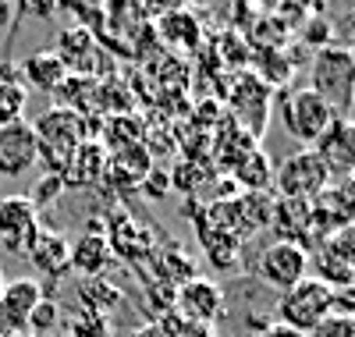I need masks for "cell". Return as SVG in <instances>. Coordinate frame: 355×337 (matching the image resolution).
<instances>
[{
	"label": "cell",
	"instance_id": "obj_1",
	"mask_svg": "<svg viewBox=\"0 0 355 337\" xmlns=\"http://www.w3.org/2000/svg\"><path fill=\"white\" fill-rule=\"evenodd\" d=\"M36 142H40V160L50 164V174H61L68 171V160L75 157V149L85 142V121L82 114L75 110H64V107H53L46 110L36 125Z\"/></svg>",
	"mask_w": 355,
	"mask_h": 337
},
{
	"label": "cell",
	"instance_id": "obj_2",
	"mask_svg": "<svg viewBox=\"0 0 355 337\" xmlns=\"http://www.w3.org/2000/svg\"><path fill=\"white\" fill-rule=\"evenodd\" d=\"M309 89L323 100L331 103L334 114L352 107V89H355V68H352V57H348V46H323L313 53V64H309Z\"/></svg>",
	"mask_w": 355,
	"mask_h": 337
},
{
	"label": "cell",
	"instance_id": "obj_3",
	"mask_svg": "<svg viewBox=\"0 0 355 337\" xmlns=\"http://www.w3.org/2000/svg\"><path fill=\"white\" fill-rule=\"evenodd\" d=\"M334 313V288L323 284L316 277H306L295 288H288L277 302V323L299 330V334H313L323 320Z\"/></svg>",
	"mask_w": 355,
	"mask_h": 337
},
{
	"label": "cell",
	"instance_id": "obj_4",
	"mask_svg": "<svg viewBox=\"0 0 355 337\" xmlns=\"http://www.w3.org/2000/svg\"><path fill=\"white\" fill-rule=\"evenodd\" d=\"M334 117H338L334 107L323 103L309 85L291 89V93L284 96V103H281V121H284L288 135L306 142V149H313L320 142V135L334 125Z\"/></svg>",
	"mask_w": 355,
	"mask_h": 337
},
{
	"label": "cell",
	"instance_id": "obj_5",
	"mask_svg": "<svg viewBox=\"0 0 355 337\" xmlns=\"http://www.w3.org/2000/svg\"><path fill=\"white\" fill-rule=\"evenodd\" d=\"M274 185H277V199L313 202L334 181H331V171L323 167V160L316 157V149H299L281 160V167L274 171Z\"/></svg>",
	"mask_w": 355,
	"mask_h": 337
},
{
	"label": "cell",
	"instance_id": "obj_6",
	"mask_svg": "<svg viewBox=\"0 0 355 337\" xmlns=\"http://www.w3.org/2000/svg\"><path fill=\"white\" fill-rule=\"evenodd\" d=\"M259 281L266 288H274V291H288L295 288L299 281L309 277V249H302V245H291V241H274V245H266V249L259 252Z\"/></svg>",
	"mask_w": 355,
	"mask_h": 337
},
{
	"label": "cell",
	"instance_id": "obj_7",
	"mask_svg": "<svg viewBox=\"0 0 355 337\" xmlns=\"http://www.w3.org/2000/svg\"><path fill=\"white\" fill-rule=\"evenodd\" d=\"M270 100H274V89L266 85L259 75L252 71H242L234 78V89H231V107H234V117L245 125L249 139L263 135L266 128V114H270Z\"/></svg>",
	"mask_w": 355,
	"mask_h": 337
},
{
	"label": "cell",
	"instance_id": "obj_8",
	"mask_svg": "<svg viewBox=\"0 0 355 337\" xmlns=\"http://www.w3.org/2000/svg\"><path fill=\"white\" fill-rule=\"evenodd\" d=\"M40 234V213L28 196H0V241L15 256H25Z\"/></svg>",
	"mask_w": 355,
	"mask_h": 337
},
{
	"label": "cell",
	"instance_id": "obj_9",
	"mask_svg": "<svg viewBox=\"0 0 355 337\" xmlns=\"http://www.w3.org/2000/svg\"><path fill=\"white\" fill-rule=\"evenodd\" d=\"M174 305L178 309L174 313H182L196 323H206V327H214L220 316H224V288L210 277H189L185 284H178L174 291Z\"/></svg>",
	"mask_w": 355,
	"mask_h": 337
},
{
	"label": "cell",
	"instance_id": "obj_10",
	"mask_svg": "<svg viewBox=\"0 0 355 337\" xmlns=\"http://www.w3.org/2000/svg\"><path fill=\"white\" fill-rule=\"evenodd\" d=\"M40 164V142L33 125L21 117L15 125H0V178H21Z\"/></svg>",
	"mask_w": 355,
	"mask_h": 337
},
{
	"label": "cell",
	"instance_id": "obj_11",
	"mask_svg": "<svg viewBox=\"0 0 355 337\" xmlns=\"http://www.w3.org/2000/svg\"><path fill=\"white\" fill-rule=\"evenodd\" d=\"M316 157L323 160V167L334 178H348L355 174V121L352 117H334V125L320 135V142L313 146Z\"/></svg>",
	"mask_w": 355,
	"mask_h": 337
},
{
	"label": "cell",
	"instance_id": "obj_12",
	"mask_svg": "<svg viewBox=\"0 0 355 337\" xmlns=\"http://www.w3.org/2000/svg\"><path fill=\"white\" fill-rule=\"evenodd\" d=\"M43 302V288L33 277H18L8 281L4 291H0V337L8 334H21L28 327V316Z\"/></svg>",
	"mask_w": 355,
	"mask_h": 337
},
{
	"label": "cell",
	"instance_id": "obj_13",
	"mask_svg": "<svg viewBox=\"0 0 355 337\" xmlns=\"http://www.w3.org/2000/svg\"><path fill=\"white\" fill-rule=\"evenodd\" d=\"M309 206H313V224H316L320 241L334 231H341V227L355 224V196L345 185H327Z\"/></svg>",
	"mask_w": 355,
	"mask_h": 337
},
{
	"label": "cell",
	"instance_id": "obj_14",
	"mask_svg": "<svg viewBox=\"0 0 355 337\" xmlns=\"http://www.w3.org/2000/svg\"><path fill=\"white\" fill-rule=\"evenodd\" d=\"M270 227L281 234L277 241H291V245H302V249H309L313 241H320L316 224H313V206L302 202V199H274Z\"/></svg>",
	"mask_w": 355,
	"mask_h": 337
},
{
	"label": "cell",
	"instance_id": "obj_15",
	"mask_svg": "<svg viewBox=\"0 0 355 337\" xmlns=\"http://www.w3.org/2000/svg\"><path fill=\"white\" fill-rule=\"evenodd\" d=\"M231 231L239 241L252 238L256 231H266L274 221V196L270 192H242L239 199H227Z\"/></svg>",
	"mask_w": 355,
	"mask_h": 337
},
{
	"label": "cell",
	"instance_id": "obj_16",
	"mask_svg": "<svg viewBox=\"0 0 355 337\" xmlns=\"http://www.w3.org/2000/svg\"><path fill=\"white\" fill-rule=\"evenodd\" d=\"M114 249H110V238L100 231V224L89 227L75 245H71V256H68V266H75L82 277H100V273L107 270Z\"/></svg>",
	"mask_w": 355,
	"mask_h": 337
},
{
	"label": "cell",
	"instance_id": "obj_17",
	"mask_svg": "<svg viewBox=\"0 0 355 337\" xmlns=\"http://www.w3.org/2000/svg\"><path fill=\"white\" fill-rule=\"evenodd\" d=\"M18 78L25 82V89L33 85L40 93H57L61 82L68 78V68L61 64L57 50H40V53H28L18 68Z\"/></svg>",
	"mask_w": 355,
	"mask_h": 337
},
{
	"label": "cell",
	"instance_id": "obj_18",
	"mask_svg": "<svg viewBox=\"0 0 355 337\" xmlns=\"http://www.w3.org/2000/svg\"><path fill=\"white\" fill-rule=\"evenodd\" d=\"M68 256H71V245L64 241V234L40 227V234L33 238V245H28V252L21 259H33V266H40L46 277H57L61 270H68Z\"/></svg>",
	"mask_w": 355,
	"mask_h": 337
},
{
	"label": "cell",
	"instance_id": "obj_19",
	"mask_svg": "<svg viewBox=\"0 0 355 337\" xmlns=\"http://www.w3.org/2000/svg\"><path fill=\"white\" fill-rule=\"evenodd\" d=\"M93 53H96V40L89 33L85 25H71L61 33V43H57V57H61V64L68 68V75H82L85 78V64L82 57H89V64H93Z\"/></svg>",
	"mask_w": 355,
	"mask_h": 337
},
{
	"label": "cell",
	"instance_id": "obj_20",
	"mask_svg": "<svg viewBox=\"0 0 355 337\" xmlns=\"http://www.w3.org/2000/svg\"><path fill=\"white\" fill-rule=\"evenodd\" d=\"M234 171V181L242 185V192H266V185L274 181V171H270V160L259 146H249L239 160L231 164Z\"/></svg>",
	"mask_w": 355,
	"mask_h": 337
},
{
	"label": "cell",
	"instance_id": "obj_21",
	"mask_svg": "<svg viewBox=\"0 0 355 337\" xmlns=\"http://www.w3.org/2000/svg\"><path fill=\"white\" fill-rule=\"evenodd\" d=\"M107 171V149L100 142H82L75 149V157L68 160V171H64V185H89L96 181L100 174Z\"/></svg>",
	"mask_w": 355,
	"mask_h": 337
},
{
	"label": "cell",
	"instance_id": "obj_22",
	"mask_svg": "<svg viewBox=\"0 0 355 337\" xmlns=\"http://www.w3.org/2000/svg\"><path fill=\"white\" fill-rule=\"evenodd\" d=\"M28 107V89L18 78V68H0V125L21 121Z\"/></svg>",
	"mask_w": 355,
	"mask_h": 337
},
{
	"label": "cell",
	"instance_id": "obj_23",
	"mask_svg": "<svg viewBox=\"0 0 355 337\" xmlns=\"http://www.w3.org/2000/svg\"><path fill=\"white\" fill-rule=\"evenodd\" d=\"M160 36L171 43V46H182V50H192L199 46V21L189 8H178V11H164L160 15Z\"/></svg>",
	"mask_w": 355,
	"mask_h": 337
},
{
	"label": "cell",
	"instance_id": "obj_24",
	"mask_svg": "<svg viewBox=\"0 0 355 337\" xmlns=\"http://www.w3.org/2000/svg\"><path fill=\"white\" fill-rule=\"evenodd\" d=\"M157 323H160V330H164L167 337H217L214 327L196 323V320H189V316H182V313H174V309H167Z\"/></svg>",
	"mask_w": 355,
	"mask_h": 337
},
{
	"label": "cell",
	"instance_id": "obj_25",
	"mask_svg": "<svg viewBox=\"0 0 355 337\" xmlns=\"http://www.w3.org/2000/svg\"><path fill=\"white\" fill-rule=\"evenodd\" d=\"M320 245L355 273V224H352V227H341V231H334V234H327Z\"/></svg>",
	"mask_w": 355,
	"mask_h": 337
},
{
	"label": "cell",
	"instance_id": "obj_26",
	"mask_svg": "<svg viewBox=\"0 0 355 337\" xmlns=\"http://www.w3.org/2000/svg\"><path fill=\"white\" fill-rule=\"evenodd\" d=\"M64 189H68V185H64L61 174H43L36 185H33V192H28V202H33L36 213H40V209H46V206H53L57 199H61Z\"/></svg>",
	"mask_w": 355,
	"mask_h": 337
},
{
	"label": "cell",
	"instance_id": "obj_27",
	"mask_svg": "<svg viewBox=\"0 0 355 337\" xmlns=\"http://www.w3.org/2000/svg\"><path fill=\"white\" fill-rule=\"evenodd\" d=\"M57 323H61V309H57L50 298H43L36 309H33V316H28V327H25V330L33 334V337H50V330H53Z\"/></svg>",
	"mask_w": 355,
	"mask_h": 337
},
{
	"label": "cell",
	"instance_id": "obj_28",
	"mask_svg": "<svg viewBox=\"0 0 355 337\" xmlns=\"http://www.w3.org/2000/svg\"><path fill=\"white\" fill-rule=\"evenodd\" d=\"M309 337H355V316H341V313H331L323 320Z\"/></svg>",
	"mask_w": 355,
	"mask_h": 337
},
{
	"label": "cell",
	"instance_id": "obj_29",
	"mask_svg": "<svg viewBox=\"0 0 355 337\" xmlns=\"http://www.w3.org/2000/svg\"><path fill=\"white\" fill-rule=\"evenodd\" d=\"M302 28V43L306 46H316V50H323V46H331V21L327 18H309L306 25H299Z\"/></svg>",
	"mask_w": 355,
	"mask_h": 337
},
{
	"label": "cell",
	"instance_id": "obj_30",
	"mask_svg": "<svg viewBox=\"0 0 355 337\" xmlns=\"http://www.w3.org/2000/svg\"><path fill=\"white\" fill-rule=\"evenodd\" d=\"M256 337H306V334H299V330H291V327H284V323H270L266 330H259Z\"/></svg>",
	"mask_w": 355,
	"mask_h": 337
},
{
	"label": "cell",
	"instance_id": "obj_31",
	"mask_svg": "<svg viewBox=\"0 0 355 337\" xmlns=\"http://www.w3.org/2000/svg\"><path fill=\"white\" fill-rule=\"evenodd\" d=\"M128 337H167V334L160 330V323H142V327H135Z\"/></svg>",
	"mask_w": 355,
	"mask_h": 337
},
{
	"label": "cell",
	"instance_id": "obj_32",
	"mask_svg": "<svg viewBox=\"0 0 355 337\" xmlns=\"http://www.w3.org/2000/svg\"><path fill=\"white\" fill-rule=\"evenodd\" d=\"M167 185H171V178H167V174L160 171V174H157V178L150 181V192H153V196H164V192H167Z\"/></svg>",
	"mask_w": 355,
	"mask_h": 337
},
{
	"label": "cell",
	"instance_id": "obj_33",
	"mask_svg": "<svg viewBox=\"0 0 355 337\" xmlns=\"http://www.w3.org/2000/svg\"><path fill=\"white\" fill-rule=\"evenodd\" d=\"M11 18H15V8L11 4H0V28H8Z\"/></svg>",
	"mask_w": 355,
	"mask_h": 337
},
{
	"label": "cell",
	"instance_id": "obj_34",
	"mask_svg": "<svg viewBox=\"0 0 355 337\" xmlns=\"http://www.w3.org/2000/svg\"><path fill=\"white\" fill-rule=\"evenodd\" d=\"M25 11H33V15H43V18H46V15H53V4H28Z\"/></svg>",
	"mask_w": 355,
	"mask_h": 337
},
{
	"label": "cell",
	"instance_id": "obj_35",
	"mask_svg": "<svg viewBox=\"0 0 355 337\" xmlns=\"http://www.w3.org/2000/svg\"><path fill=\"white\" fill-rule=\"evenodd\" d=\"M348 57H352V68H355V43L348 46Z\"/></svg>",
	"mask_w": 355,
	"mask_h": 337
},
{
	"label": "cell",
	"instance_id": "obj_36",
	"mask_svg": "<svg viewBox=\"0 0 355 337\" xmlns=\"http://www.w3.org/2000/svg\"><path fill=\"white\" fill-rule=\"evenodd\" d=\"M8 337H33V334H28V330H21V334H8Z\"/></svg>",
	"mask_w": 355,
	"mask_h": 337
},
{
	"label": "cell",
	"instance_id": "obj_37",
	"mask_svg": "<svg viewBox=\"0 0 355 337\" xmlns=\"http://www.w3.org/2000/svg\"><path fill=\"white\" fill-rule=\"evenodd\" d=\"M4 284H8V281H4V270H0V291H4Z\"/></svg>",
	"mask_w": 355,
	"mask_h": 337
}]
</instances>
